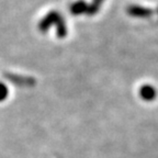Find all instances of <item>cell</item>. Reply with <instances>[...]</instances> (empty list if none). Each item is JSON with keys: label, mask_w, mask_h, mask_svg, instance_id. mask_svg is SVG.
Returning <instances> with one entry per match:
<instances>
[{"label": "cell", "mask_w": 158, "mask_h": 158, "mask_svg": "<svg viewBox=\"0 0 158 158\" xmlns=\"http://www.w3.org/2000/svg\"><path fill=\"white\" fill-rule=\"evenodd\" d=\"M141 94L146 100H152L155 97V90L149 86H144L141 89Z\"/></svg>", "instance_id": "1"}]
</instances>
